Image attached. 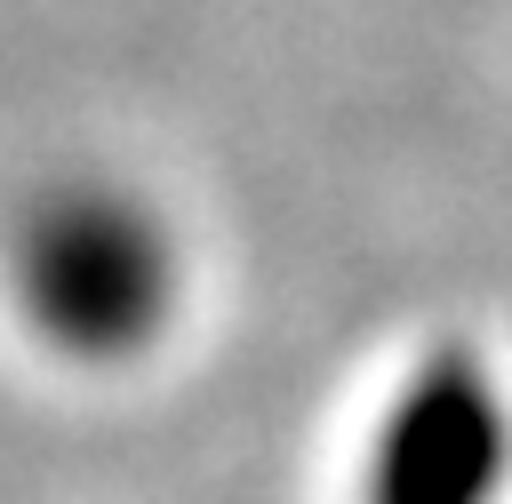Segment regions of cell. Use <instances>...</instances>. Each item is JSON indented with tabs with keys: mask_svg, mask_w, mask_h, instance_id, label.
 Instances as JSON below:
<instances>
[{
	"mask_svg": "<svg viewBox=\"0 0 512 504\" xmlns=\"http://www.w3.org/2000/svg\"><path fill=\"white\" fill-rule=\"evenodd\" d=\"M168 248L128 200H56L16 240V304L64 360H128L160 336Z\"/></svg>",
	"mask_w": 512,
	"mask_h": 504,
	"instance_id": "6da1fadb",
	"label": "cell"
},
{
	"mask_svg": "<svg viewBox=\"0 0 512 504\" xmlns=\"http://www.w3.org/2000/svg\"><path fill=\"white\" fill-rule=\"evenodd\" d=\"M360 504H512V408L464 360H424L360 456Z\"/></svg>",
	"mask_w": 512,
	"mask_h": 504,
	"instance_id": "7a4b0ae2",
	"label": "cell"
}]
</instances>
